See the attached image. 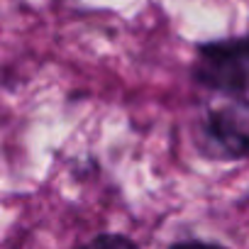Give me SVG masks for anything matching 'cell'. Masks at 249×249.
<instances>
[{"mask_svg": "<svg viewBox=\"0 0 249 249\" xmlns=\"http://www.w3.org/2000/svg\"><path fill=\"white\" fill-rule=\"evenodd\" d=\"M193 52L191 76L200 88L225 98L249 93V35L198 42Z\"/></svg>", "mask_w": 249, "mask_h": 249, "instance_id": "6da1fadb", "label": "cell"}, {"mask_svg": "<svg viewBox=\"0 0 249 249\" xmlns=\"http://www.w3.org/2000/svg\"><path fill=\"white\" fill-rule=\"evenodd\" d=\"M200 142L215 159H249V98L239 95L210 107L200 124Z\"/></svg>", "mask_w": 249, "mask_h": 249, "instance_id": "7a4b0ae2", "label": "cell"}, {"mask_svg": "<svg viewBox=\"0 0 249 249\" xmlns=\"http://www.w3.org/2000/svg\"><path fill=\"white\" fill-rule=\"evenodd\" d=\"M78 249H140V244L135 239H130L127 234L100 232V234L90 237L88 242H83Z\"/></svg>", "mask_w": 249, "mask_h": 249, "instance_id": "3957f363", "label": "cell"}, {"mask_svg": "<svg viewBox=\"0 0 249 249\" xmlns=\"http://www.w3.org/2000/svg\"><path fill=\"white\" fill-rule=\"evenodd\" d=\"M169 249H227L217 242H208V239H181V242H174Z\"/></svg>", "mask_w": 249, "mask_h": 249, "instance_id": "277c9868", "label": "cell"}]
</instances>
